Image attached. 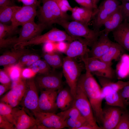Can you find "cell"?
I'll use <instances>...</instances> for the list:
<instances>
[{
	"mask_svg": "<svg viewBox=\"0 0 129 129\" xmlns=\"http://www.w3.org/2000/svg\"><path fill=\"white\" fill-rule=\"evenodd\" d=\"M86 70V72L81 75L78 84L84 90L91 106L96 122L100 124H101L102 102L103 99L101 88L93 74L88 70Z\"/></svg>",
	"mask_w": 129,
	"mask_h": 129,
	"instance_id": "6da1fadb",
	"label": "cell"
},
{
	"mask_svg": "<svg viewBox=\"0 0 129 129\" xmlns=\"http://www.w3.org/2000/svg\"><path fill=\"white\" fill-rule=\"evenodd\" d=\"M42 5L37 11L39 23L47 27L56 23L59 25L68 21L69 16L60 10L55 0H42Z\"/></svg>",
	"mask_w": 129,
	"mask_h": 129,
	"instance_id": "7a4b0ae2",
	"label": "cell"
},
{
	"mask_svg": "<svg viewBox=\"0 0 129 129\" xmlns=\"http://www.w3.org/2000/svg\"><path fill=\"white\" fill-rule=\"evenodd\" d=\"M70 35L73 37L83 38L89 43L90 46L97 40L100 33L94 29H90L87 25L73 20L63 22L59 24Z\"/></svg>",
	"mask_w": 129,
	"mask_h": 129,
	"instance_id": "3957f363",
	"label": "cell"
},
{
	"mask_svg": "<svg viewBox=\"0 0 129 129\" xmlns=\"http://www.w3.org/2000/svg\"><path fill=\"white\" fill-rule=\"evenodd\" d=\"M63 73L71 92L75 97L78 82L83 70V66L74 58L66 56L64 58Z\"/></svg>",
	"mask_w": 129,
	"mask_h": 129,
	"instance_id": "277c9868",
	"label": "cell"
},
{
	"mask_svg": "<svg viewBox=\"0 0 129 129\" xmlns=\"http://www.w3.org/2000/svg\"><path fill=\"white\" fill-rule=\"evenodd\" d=\"M79 38L72 37L66 32L54 28L43 34L37 36L27 42L17 44L14 48H24L28 45H38L49 41L56 42L64 41L70 42Z\"/></svg>",
	"mask_w": 129,
	"mask_h": 129,
	"instance_id": "5b68a950",
	"label": "cell"
},
{
	"mask_svg": "<svg viewBox=\"0 0 129 129\" xmlns=\"http://www.w3.org/2000/svg\"><path fill=\"white\" fill-rule=\"evenodd\" d=\"M72 106L78 109L87 122L95 126H100L97 124L92 108L87 96L82 87L78 84Z\"/></svg>",
	"mask_w": 129,
	"mask_h": 129,
	"instance_id": "8992f818",
	"label": "cell"
},
{
	"mask_svg": "<svg viewBox=\"0 0 129 129\" xmlns=\"http://www.w3.org/2000/svg\"><path fill=\"white\" fill-rule=\"evenodd\" d=\"M53 69L49 72L39 74L34 79L37 87L40 91L46 90L58 91L64 87L62 72Z\"/></svg>",
	"mask_w": 129,
	"mask_h": 129,
	"instance_id": "52a82bcc",
	"label": "cell"
},
{
	"mask_svg": "<svg viewBox=\"0 0 129 129\" xmlns=\"http://www.w3.org/2000/svg\"><path fill=\"white\" fill-rule=\"evenodd\" d=\"M84 64L86 70L93 75L112 79L115 71L111 65L98 59L89 56L81 58Z\"/></svg>",
	"mask_w": 129,
	"mask_h": 129,
	"instance_id": "ba28073f",
	"label": "cell"
},
{
	"mask_svg": "<svg viewBox=\"0 0 129 129\" xmlns=\"http://www.w3.org/2000/svg\"><path fill=\"white\" fill-rule=\"evenodd\" d=\"M118 0H104L95 12L93 18L94 29H100L105 21L120 5Z\"/></svg>",
	"mask_w": 129,
	"mask_h": 129,
	"instance_id": "9c48e42d",
	"label": "cell"
},
{
	"mask_svg": "<svg viewBox=\"0 0 129 129\" xmlns=\"http://www.w3.org/2000/svg\"><path fill=\"white\" fill-rule=\"evenodd\" d=\"M32 112L37 122L36 129H61L65 128L64 121L55 113L41 111Z\"/></svg>",
	"mask_w": 129,
	"mask_h": 129,
	"instance_id": "30bf717a",
	"label": "cell"
},
{
	"mask_svg": "<svg viewBox=\"0 0 129 129\" xmlns=\"http://www.w3.org/2000/svg\"><path fill=\"white\" fill-rule=\"evenodd\" d=\"M27 86L21 101L23 108L32 112L40 111L39 107V96L34 77L27 79Z\"/></svg>",
	"mask_w": 129,
	"mask_h": 129,
	"instance_id": "8fae6325",
	"label": "cell"
},
{
	"mask_svg": "<svg viewBox=\"0 0 129 129\" xmlns=\"http://www.w3.org/2000/svg\"><path fill=\"white\" fill-rule=\"evenodd\" d=\"M37 7L33 5H23L21 6L15 12L11 21L12 34L18 26H22L27 22L34 20L37 16Z\"/></svg>",
	"mask_w": 129,
	"mask_h": 129,
	"instance_id": "7c38bea8",
	"label": "cell"
},
{
	"mask_svg": "<svg viewBox=\"0 0 129 129\" xmlns=\"http://www.w3.org/2000/svg\"><path fill=\"white\" fill-rule=\"evenodd\" d=\"M13 121L15 129H36V119L28 115L23 108H13Z\"/></svg>",
	"mask_w": 129,
	"mask_h": 129,
	"instance_id": "4fadbf2b",
	"label": "cell"
},
{
	"mask_svg": "<svg viewBox=\"0 0 129 129\" xmlns=\"http://www.w3.org/2000/svg\"><path fill=\"white\" fill-rule=\"evenodd\" d=\"M22 27L18 37V43L16 45L27 42L41 35L42 32L47 27L42 23H36L34 20L26 23Z\"/></svg>",
	"mask_w": 129,
	"mask_h": 129,
	"instance_id": "5bb4252c",
	"label": "cell"
},
{
	"mask_svg": "<svg viewBox=\"0 0 129 129\" xmlns=\"http://www.w3.org/2000/svg\"><path fill=\"white\" fill-rule=\"evenodd\" d=\"M121 108L110 106L103 108L101 118L102 129H115L123 113Z\"/></svg>",
	"mask_w": 129,
	"mask_h": 129,
	"instance_id": "9a60e30c",
	"label": "cell"
},
{
	"mask_svg": "<svg viewBox=\"0 0 129 129\" xmlns=\"http://www.w3.org/2000/svg\"><path fill=\"white\" fill-rule=\"evenodd\" d=\"M88 46L90 45L88 41L80 38L69 42L67 48L64 53L66 56L74 59L89 56L90 50Z\"/></svg>",
	"mask_w": 129,
	"mask_h": 129,
	"instance_id": "2e32d148",
	"label": "cell"
},
{
	"mask_svg": "<svg viewBox=\"0 0 129 129\" xmlns=\"http://www.w3.org/2000/svg\"><path fill=\"white\" fill-rule=\"evenodd\" d=\"M40 91L38 103L40 111L55 113L58 109L56 104L58 91L46 90Z\"/></svg>",
	"mask_w": 129,
	"mask_h": 129,
	"instance_id": "e0dca14e",
	"label": "cell"
},
{
	"mask_svg": "<svg viewBox=\"0 0 129 129\" xmlns=\"http://www.w3.org/2000/svg\"><path fill=\"white\" fill-rule=\"evenodd\" d=\"M108 35L102 30L100 31L98 38L91 46L89 53V57L98 59L107 52L113 42Z\"/></svg>",
	"mask_w": 129,
	"mask_h": 129,
	"instance_id": "ac0fdd59",
	"label": "cell"
},
{
	"mask_svg": "<svg viewBox=\"0 0 129 129\" xmlns=\"http://www.w3.org/2000/svg\"><path fill=\"white\" fill-rule=\"evenodd\" d=\"M29 51L25 47L14 48L3 53L0 56V65L5 67L17 64L22 56L30 53Z\"/></svg>",
	"mask_w": 129,
	"mask_h": 129,
	"instance_id": "d6986e66",
	"label": "cell"
},
{
	"mask_svg": "<svg viewBox=\"0 0 129 129\" xmlns=\"http://www.w3.org/2000/svg\"><path fill=\"white\" fill-rule=\"evenodd\" d=\"M114 40L129 52V23L124 20L112 32Z\"/></svg>",
	"mask_w": 129,
	"mask_h": 129,
	"instance_id": "ffe728a7",
	"label": "cell"
},
{
	"mask_svg": "<svg viewBox=\"0 0 129 129\" xmlns=\"http://www.w3.org/2000/svg\"><path fill=\"white\" fill-rule=\"evenodd\" d=\"M102 87L103 98L107 95L113 92H119L125 86L129 84V81H124L119 80L114 82L111 79L101 76H97Z\"/></svg>",
	"mask_w": 129,
	"mask_h": 129,
	"instance_id": "44dd1931",
	"label": "cell"
},
{
	"mask_svg": "<svg viewBox=\"0 0 129 129\" xmlns=\"http://www.w3.org/2000/svg\"><path fill=\"white\" fill-rule=\"evenodd\" d=\"M58 91L56 104L58 109L62 111L72 107L75 97L71 93L69 87L64 86Z\"/></svg>",
	"mask_w": 129,
	"mask_h": 129,
	"instance_id": "7402d4cb",
	"label": "cell"
},
{
	"mask_svg": "<svg viewBox=\"0 0 129 129\" xmlns=\"http://www.w3.org/2000/svg\"><path fill=\"white\" fill-rule=\"evenodd\" d=\"M124 20L120 4L104 22L103 25L104 28L102 31L108 35L110 32L118 27Z\"/></svg>",
	"mask_w": 129,
	"mask_h": 129,
	"instance_id": "603a6c76",
	"label": "cell"
},
{
	"mask_svg": "<svg viewBox=\"0 0 129 129\" xmlns=\"http://www.w3.org/2000/svg\"><path fill=\"white\" fill-rule=\"evenodd\" d=\"M96 11L76 6L72 8L71 11V17L74 21L88 25L93 18Z\"/></svg>",
	"mask_w": 129,
	"mask_h": 129,
	"instance_id": "cb8c5ba5",
	"label": "cell"
},
{
	"mask_svg": "<svg viewBox=\"0 0 129 129\" xmlns=\"http://www.w3.org/2000/svg\"><path fill=\"white\" fill-rule=\"evenodd\" d=\"M125 50L118 43L113 42L107 52L98 59L112 65V61L119 59L122 55L124 53Z\"/></svg>",
	"mask_w": 129,
	"mask_h": 129,
	"instance_id": "d4e9b609",
	"label": "cell"
},
{
	"mask_svg": "<svg viewBox=\"0 0 129 129\" xmlns=\"http://www.w3.org/2000/svg\"><path fill=\"white\" fill-rule=\"evenodd\" d=\"M119 59L116 72L118 79L121 80L129 77V54H124Z\"/></svg>",
	"mask_w": 129,
	"mask_h": 129,
	"instance_id": "484cf974",
	"label": "cell"
},
{
	"mask_svg": "<svg viewBox=\"0 0 129 129\" xmlns=\"http://www.w3.org/2000/svg\"><path fill=\"white\" fill-rule=\"evenodd\" d=\"M60 53L57 51L49 53H45L43 57L50 66L55 70L62 67L64 58Z\"/></svg>",
	"mask_w": 129,
	"mask_h": 129,
	"instance_id": "4316f807",
	"label": "cell"
},
{
	"mask_svg": "<svg viewBox=\"0 0 129 129\" xmlns=\"http://www.w3.org/2000/svg\"><path fill=\"white\" fill-rule=\"evenodd\" d=\"M21 100L18 94L12 89H10L0 99L1 102L8 104L13 108L16 107Z\"/></svg>",
	"mask_w": 129,
	"mask_h": 129,
	"instance_id": "83f0119b",
	"label": "cell"
},
{
	"mask_svg": "<svg viewBox=\"0 0 129 129\" xmlns=\"http://www.w3.org/2000/svg\"><path fill=\"white\" fill-rule=\"evenodd\" d=\"M20 7L16 5L0 7V22L6 23L11 21L15 12Z\"/></svg>",
	"mask_w": 129,
	"mask_h": 129,
	"instance_id": "f1b7e54d",
	"label": "cell"
},
{
	"mask_svg": "<svg viewBox=\"0 0 129 129\" xmlns=\"http://www.w3.org/2000/svg\"><path fill=\"white\" fill-rule=\"evenodd\" d=\"M106 103L108 106L116 107L125 109L124 105L119 94V92H116L109 94L104 98Z\"/></svg>",
	"mask_w": 129,
	"mask_h": 129,
	"instance_id": "f546056e",
	"label": "cell"
},
{
	"mask_svg": "<svg viewBox=\"0 0 129 129\" xmlns=\"http://www.w3.org/2000/svg\"><path fill=\"white\" fill-rule=\"evenodd\" d=\"M23 68L16 64L4 67V69L11 78L12 82L22 77L21 73Z\"/></svg>",
	"mask_w": 129,
	"mask_h": 129,
	"instance_id": "4dcf8cb0",
	"label": "cell"
},
{
	"mask_svg": "<svg viewBox=\"0 0 129 129\" xmlns=\"http://www.w3.org/2000/svg\"><path fill=\"white\" fill-rule=\"evenodd\" d=\"M29 67L36 74H46L52 70L51 67L44 60L41 59L37 61Z\"/></svg>",
	"mask_w": 129,
	"mask_h": 129,
	"instance_id": "1f68e13d",
	"label": "cell"
},
{
	"mask_svg": "<svg viewBox=\"0 0 129 129\" xmlns=\"http://www.w3.org/2000/svg\"><path fill=\"white\" fill-rule=\"evenodd\" d=\"M27 86V79L22 77L12 82L11 89L15 91L19 94L22 100L26 91Z\"/></svg>",
	"mask_w": 129,
	"mask_h": 129,
	"instance_id": "d6a6232c",
	"label": "cell"
},
{
	"mask_svg": "<svg viewBox=\"0 0 129 129\" xmlns=\"http://www.w3.org/2000/svg\"><path fill=\"white\" fill-rule=\"evenodd\" d=\"M57 114L64 121L68 118L77 119L82 116L78 109L73 106L66 110L61 111Z\"/></svg>",
	"mask_w": 129,
	"mask_h": 129,
	"instance_id": "836d02e7",
	"label": "cell"
},
{
	"mask_svg": "<svg viewBox=\"0 0 129 129\" xmlns=\"http://www.w3.org/2000/svg\"><path fill=\"white\" fill-rule=\"evenodd\" d=\"M13 108L9 105L0 102V115L13 124Z\"/></svg>",
	"mask_w": 129,
	"mask_h": 129,
	"instance_id": "e575fe53",
	"label": "cell"
},
{
	"mask_svg": "<svg viewBox=\"0 0 129 129\" xmlns=\"http://www.w3.org/2000/svg\"><path fill=\"white\" fill-rule=\"evenodd\" d=\"M18 43V37H14L0 38V49L14 47Z\"/></svg>",
	"mask_w": 129,
	"mask_h": 129,
	"instance_id": "d590c367",
	"label": "cell"
},
{
	"mask_svg": "<svg viewBox=\"0 0 129 129\" xmlns=\"http://www.w3.org/2000/svg\"><path fill=\"white\" fill-rule=\"evenodd\" d=\"M115 129H129V115L123 113Z\"/></svg>",
	"mask_w": 129,
	"mask_h": 129,
	"instance_id": "8d00e7d4",
	"label": "cell"
},
{
	"mask_svg": "<svg viewBox=\"0 0 129 129\" xmlns=\"http://www.w3.org/2000/svg\"><path fill=\"white\" fill-rule=\"evenodd\" d=\"M119 93L125 106L129 105V84L120 90Z\"/></svg>",
	"mask_w": 129,
	"mask_h": 129,
	"instance_id": "74e56055",
	"label": "cell"
},
{
	"mask_svg": "<svg viewBox=\"0 0 129 129\" xmlns=\"http://www.w3.org/2000/svg\"><path fill=\"white\" fill-rule=\"evenodd\" d=\"M61 11L63 13H67L68 11H71L72 8L67 0H55Z\"/></svg>",
	"mask_w": 129,
	"mask_h": 129,
	"instance_id": "f35d334b",
	"label": "cell"
},
{
	"mask_svg": "<svg viewBox=\"0 0 129 129\" xmlns=\"http://www.w3.org/2000/svg\"><path fill=\"white\" fill-rule=\"evenodd\" d=\"M0 82L1 84L10 87L12 81L8 74L4 69L0 70Z\"/></svg>",
	"mask_w": 129,
	"mask_h": 129,
	"instance_id": "ab89813d",
	"label": "cell"
},
{
	"mask_svg": "<svg viewBox=\"0 0 129 129\" xmlns=\"http://www.w3.org/2000/svg\"><path fill=\"white\" fill-rule=\"evenodd\" d=\"M12 34L11 27V25H6L0 22V38H4L7 34L10 35Z\"/></svg>",
	"mask_w": 129,
	"mask_h": 129,
	"instance_id": "60d3db41",
	"label": "cell"
},
{
	"mask_svg": "<svg viewBox=\"0 0 129 129\" xmlns=\"http://www.w3.org/2000/svg\"><path fill=\"white\" fill-rule=\"evenodd\" d=\"M81 6L95 11L97 8L94 6L92 0H74Z\"/></svg>",
	"mask_w": 129,
	"mask_h": 129,
	"instance_id": "b9f144b4",
	"label": "cell"
},
{
	"mask_svg": "<svg viewBox=\"0 0 129 129\" xmlns=\"http://www.w3.org/2000/svg\"><path fill=\"white\" fill-rule=\"evenodd\" d=\"M43 50L45 53H49L56 51V42H47L43 43Z\"/></svg>",
	"mask_w": 129,
	"mask_h": 129,
	"instance_id": "7bdbcfd3",
	"label": "cell"
},
{
	"mask_svg": "<svg viewBox=\"0 0 129 129\" xmlns=\"http://www.w3.org/2000/svg\"><path fill=\"white\" fill-rule=\"evenodd\" d=\"M0 129H15V127L13 124L5 118L0 115Z\"/></svg>",
	"mask_w": 129,
	"mask_h": 129,
	"instance_id": "ee69618b",
	"label": "cell"
},
{
	"mask_svg": "<svg viewBox=\"0 0 129 129\" xmlns=\"http://www.w3.org/2000/svg\"><path fill=\"white\" fill-rule=\"evenodd\" d=\"M30 67L23 68L21 73L22 77L26 79L34 77L37 74Z\"/></svg>",
	"mask_w": 129,
	"mask_h": 129,
	"instance_id": "f6af8a7d",
	"label": "cell"
},
{
	"mask_svg": "<svg viewBox=\"0 0 129 129\" xmlns=\"http://www.w3.org/2000/svg\"><path fill=\"white\" fill-rule=\"evenodd\" d=\"M64 41H60L56 42V50L60 53H65L67 48L69 42Z\"/></svg>",
	"mask_w": 129,
	"mask_h": 129,
	"instance_id": "bcb514c9",
	"label": "cell"
},
{
	"mask_svg": "<svg viewBox=\"0 0 129 129\" xmlns=\"http://www.w3.org/2000/svg\"><path fill=\"white\" fill-rule=\"evenodd\" d=\"M124 20L129 17V2H122L121 4Z\"/></svg>",
	"mask_w": 129,
	"mask_h": 129,
	"instance_id": "7dc6e473",
	"label": "cell"
},
{
	"mask_svg": "<svg viewBox=\"0 0 129 129\" xmlns=\"http://www.w3.org/2000/svg\"><path fill=\"white\" fill-rule=\"evenodd\" d=\"M19 2L22 3L23 5H33L37 7H40V2L38 0H16Z\"/></svg>",
	"mask_w": 129,
	"mask_h": 129,
	"instance_id": "c3c4849f",
	"label": "cell"
},
{
	"mask_svg": "<svg viewBox=\"0 0 129 129\" xmlns=\"http://www.w3.org/2000/svg\"><path fill=\"white\" fill-rule=\"evenodd\" d=\"M32 54L29 53L23 55L20 59L17 64L23 68L29 60Z\"/></svg>",
	"mask_w": 129,
	"mask_h": 129,
	"instance_id": "681fc988",
	"label": "cell"
},
{
	"mask_svg": "<svg viewBox=\"0 0 129 129\" xmlns=\"http://www.w3.org/2000/svg\"><path fill=\"white\" fill-rule=\"evenodd\" d=\"M40 59V57L35 54H32L29 60L25 64L24 67H30L34 63L38 60Z\"/></svg>",
	"mask_w": 129,
	"mask_h": 129,
	"instance_id": "f907efd6",
	"label": "cell"
},
{
	"mask_svg": "<svg viewBox=\"0 0 129 129\" xmlns=\"http://www.w3.org/2000/svg\"><path fill=\"white\" fill-rule=\"evenodd\" d=\"M102 128L100 126L97 127L93 125L86 122L79 129H100Z\"/></svg>",
	"mask_w": 129,
	"mask_h": 129,
	"instance_id": "816d5d0a",
	"label": "cell"
},
{
	"mask_svg": "<svg viewBox=\"0 0 129 129\" xmlns=\"http://www.w3.org/2000/svg\"><path fill=\"white\" fill-rule=\"evenodd\" d=\"M15 5L11 0H0V7H5Z\"/></svg>",
	"mask_w": 129,
	"mask_h": 129,
	"instance_id": "f5cc1de1",
	"label": "cell"
},
{
	"mask_svg": "<svg viewBox=\"0 0 129 129\" xmlns=\"http://www.w3.org/2000/svg\"><path fill=\"white\" fill-rule=\"evenodd\" d=\"M11 89L10 87L3 85L1 84L0 85V96L3 95L9 89Z\"/></svg>",
	"mask_w": 129,
	"mask_h": 129,
	"instance_id": "db71d44e",
	"label": "cell"
},
{
	"mask_svg": "<svg viewBox=\"0 0 129 129\" xmlns=\"http://www.w3.org/2000/svg\"><path fill=\"white\" fill-rule=\"evenodd\" d=\"M94 5L96 8H97V4L99 0H92Z\"/></svg>",
	"mask_w": 129,
	"mask_h": 129,
	"instance_id": "11a10c76",
	"label": "cell"
},
{
	"mask_svg": "<svg viewBox=\"0 0 129 129\" xmlns=\"http://www.w3.org/2000/svg\"><path fill=\"white\" fill-rule=\"evenodd\" d=\"M121 2H128L129 0H121Z\"/></svg>",
	"mask_w": 129,
	"mask_h": 129,
	"instance_id": "9f6ffc18",
	"label": "cell"
},
{
	"mask_svg": "<svg viewBox=\"0 0 129 129\" xmlns=\"http://www.w3.org/2000/svg\"><path fill=\"white\" fill-rule=\"evenodd\" d=\"M127 22L129 23V17H128L126 20Z\"/></svg>",
	"mask_w": 129,
	"mask_h": 129,
	"instance_id": "6f0895ef",
	"label": "cell"
},
{
	"mask_svg": "<svg viewBox=\"0 0 129 129\" xmlns=\"http://www.w3.org/2000/svg\"><path fill=\"white\" fill-rule=\"evenodd\" d=\"M42 0H38L41 2Z\"/></svg>",
	"mask_w": 129,
	"mask_h": 129,
	"instance_id": "680465c9",
	"label": "cell"
}]
</instances>
